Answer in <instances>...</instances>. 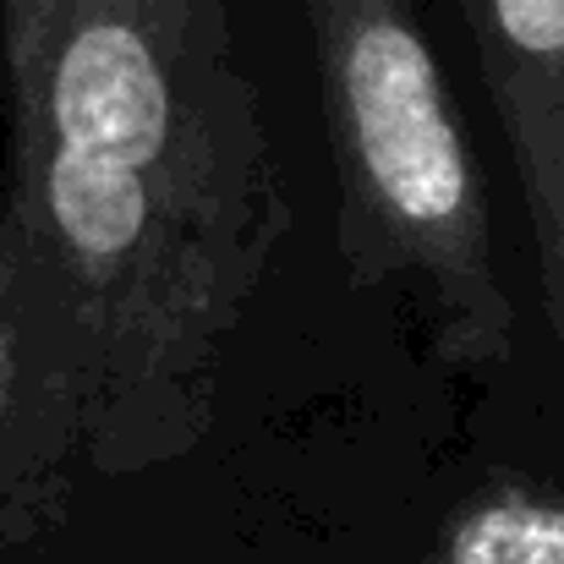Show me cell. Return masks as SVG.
Instances as JSON below:
<instances>
[{"label":"cell","mask_w":564,"mask_h":564,"mask_svg":"<svg viewBox=\"0 0 564 564\" xmlns=\"http://www.w3.org/2000/svg\"><path fill=\"white\" fill-rule=\"evenodd\" d=\"M0 554L187 455L291 225L225 0H0Z\"/></svg>","instance_id":"obj_1"},{"label":"cell","mask_w":564,"mask_h":564,"mask_svg":"<svg viewBox=\"0 0 564 564\" xmlns=\"http://www.w3.org/2000/svg\"><path fill=\"white\" fill-rule=\"evenodd\" d=\"M302 11L335 149L346 280L400 291L433 357L455 368L510 362L516 296L416 0H302Z\"/></svg>","instance_id":"obj_2"},{"label":"cell","mask_w":564,"mask_h":564,"mask_svg":"<svg viewBox=\"0 0 564 564\" xmlns=\"http://www.w3.org/2000/svg\"><path fill=\"white\" fill-rule=\"evenodd\" d=\"M527 208L543 318L564 362V0H460Z\"/></svg>","instance_id":"obj_3"},{"label":"cell","mask_w":564,"mask_h":564,"mask_svg":"<svg viewBox=\"0 0 564 564\" xmlns=\"http://www.w3.org/2000/svg\"><path fill=\"white\" fill-rule=\"evenodd\" d=\"M438 564H564V494L532 482L471 494L438 538Z\"/></svg>","instance_id":"obj_4"}]
</instances>
